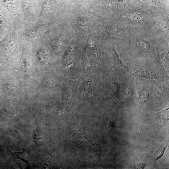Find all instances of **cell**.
<instances>
[{"mask_svg":"<svg viewBox=\"0 0 169 169\" xmlns=\"http://www.w3.org/2000/svg\"><path fill=\"white\" fill-rule=\"evenodd\" d=\"M162 10L153 6L131 2L118 20L129 33L144 32Z\"/></svg>","mask_w":169,"mask_h":169,"instance_id":"cell-1","label":"cell"},{"mask_svg":"<svg viewBox=\"0 0 169 169\" xmlns=\"http://www.w3.org/2000/svg\"><path fill=\"white\" fill-rule=\"evenodd\" d=\"M120 39L118 42L125 61L155 58L154 40L145 31L130 33L127 38Z\"/></svg>","mask_w":169,"mask_h":169,"instance_id":"cell-2","label":"cell"},{"mask_svg":"<svg viewBox=\"0 0 169 169\" xmlns=\"http://www.w3.org/2000/svg\"><path fill=\"white\" fill-rule=\"evenodd\" d=\"M106 42L103 38L88 42L80 47L81 58L83 73L104 71L107 69L106 63Z\"/></svg>","mask_w":169,"mask_h":169,"instance_id":"cell-3","label":"cell"},{"mask_svg":"<svg viewBox=\"0 0 169 169\" xmlns=\"http://www.w3.org/2000/svg\"><path fill=\"white\" fill-rule=\"evenodd\" d=\"M19 42L22 49L20 59L8 71L16 77L25 93H31L35 85L36 71L31 60L30 42L23 40Z\"/></svg>","mask_w":169,"mask_h":169,"instance_id":"cell-4","label":"cell"},{"mask_svg":"<svg viewBox=\"0 0 169 169\" xmlns=\"http://www.w3.org/2000/svg\"><path fill=\"white\" fill-rule=\"evenodd\" d=\"M154 59L126 60V66L130 70L129 73L135 78L146 80L169 78V74L164 67Z\"/></svg>","mask_w":169,"mask_h":169,"instance_id":"cell-5","label":"cell"},{"mask_svg":"<svg viewBox=\"0 0 169 169\" xmlns=\"http://www.w3.org/2000/svg\"><path fill=\"white\" fill-rule=\"evenodd\" d=\"M30 52L32 61L36 73L59 69L60 59L39 39L34 42H30Z\"/></svg>","mask_w":169,"mask_h":169,"instance_id":"cell-6","label":"cell"},{"mask_svg":"<svg viewBox=\"0 0 169 169\" xmlns=\"http://www.w3.org/2000/svg\"><path fill=\"white\" fill-rule=\"evenodd\" d=\"M102 71L86 72L80 77V82L77 93L82 101H89L103 94Z\"/></svg>","mask_w":169,"mask_h":169,"instance_id":"cell-7","label":"cell"},{"mask_svg":"<svg viewBox=\"0 0 169 169\" xmlns=\"http://www.w3.org/2000/svg\"><path fill=\"white\" fill-rule=\"evenodd\" d=\"M59 69L68 79L78 78L84 73L80 47L74 45L68 46L60 58Z\"/></svg>","mask_w":169,"mask_h":169,"instance_id":"cell-8","label":"cell"},{"mask_svg":"<svg viewBox=\"0 0 169 169\" xmlns=\"http://www.w3.org/2000/svg\"><path fill=\"white\" fill-rule=\"evenodd\" d=\"M39 39L60 59L68 46L62 25L58 20L44 33Z\"/></svg>","mask_w":169,"mask_h":169,"instance_id":"cell-9","label":"cell"},{"mask_svg":"<svg viewBox=\"0 0 169 169\" xmlns=\"http://www.w3.org/2000/svg\"><path fill=\"white\" fill-rule=\"evenodd\" d=\"M19 45L16 31L11 27L5 37L0 41V55L5 60V63L12 68L18 63L20 59Z\"/></svg>","mask_w":169,"mask_h":169,"instance_id":"cell-10","label":"cell"},{"mask_svg":"<svg viewBox=\"0 0 169 169\" xmlns=\"http://www.w3.org/2000/svg\"><path fill=\"white\" fill-rule=\"evenodd\" d=\"M37 73L39 75L38 77L36 76L35 86L31 93L42 94L49 93L56 87H61L65 79L59 69Z\"/></svg>","mask_w":169,"mask_h":169,"instance_id":"cell-11","label":"cell"},{"mask_svg":"<svg viewBox=\"0 0 169 169\" xmlns=\"http://www.w3.org/2000/svg\"><path fill=\"white\" fill-rule=\"evenodd\" d=\"M80 82V77L75 79L65 78L61 87L63 98L60 111H66L72 114L77 112V92Z\"/></svg>","mask_w":169,"mask_h":169,"instance_id":"cell-12","label":"cell"},{"mask_svg":"<svg viewBox=\"0 0 169 169\" xmlns=\"http://www.w3.org/2000/svg\"><path fill=\"white\" fill-rule=\"evenodd\" d=\"M130 2V0H95L94 5L100 17L118 20Z\"/></svg>","mask_w":169,"mask_h":169,"instance_id":"cell-13","label":"cell"},{"mask_svg":"<svg viewBox=\"0 0 169 169\" xmlns=\"http://www.w3.org/2000/svg\"><path fill=\"white\" fill-rule=\"evenodd\" d=\"M56 21L44 24L21 22L16 30L18 39L31 43L34 42L39 39L44 33Z\"/></svg>","mask_w":169,"mask_h":169,"instance_id":"cell-14","label":"cell"},{"mask_svg":"<svg viewBox=\"0 0 169 169\" xmlns=\"http://www.w3.org/2000/svg\"><path fill=\"white\" fill-rule=\"evenodd\" d=\"M145 32L155 40L169 39V10H162Z\"/></svg>","mask_w":169,"mask_h":169,"instance_id":"cell-15","label":"cell"},{"mask_svg":"<svg viewBox=\"0 0 169 169\" xmlns=\"http://www.w3.org/2000/svg\"><path fill=\"white\" fill-rule=\"evenodd\" d=\"M96 30L98 37L101 38L106 36H114L125 38L129 34L118 20L100 17L96 25Z\"/></svg>","mask_w":169,"mask_h":169,"instance_id":"cell-16","label":"cell"},{"mask_svg":"<svg viewBox=\"0 0 169 169\" xmlns=\"http://www.w3.org/2000/svg\"><path fill=\"white\" fill-rule=\"evenodd\" d=\"M40 12L38 23L44 24L57 20L60 14L61 0H39Z\"/></svg>","mask_w":169,"mask_h":169,"instance_id":"cell-17","label":"cell"},{"mask_svg":"<svg viewBox=\"0 0 169 169\" xmlns=\"http://www.w3.org/2000/svg\"><path fill=\"white\" fill-rule=\"evenodd\" d=\"M21 22L38 23L40 12L39 0H18Z\"/></svg>","mask_w":169,"mask_h":169,"instance_id":"cell-18","label":"cell"},{"mask_svg":"<svg viewBox=\"0 0 169 169\" xmlns=\"http://www.w3.org/2000/svg\"><path fill=\"white\" fill-rule=\"evenodd\" d=\"M116 44L107 42L106 46V63L107 68L111 69L118 72L126 74L129 73V68L120 58L115 49Z\"/></svg>","mask_w":169,"mask_h":169,"instance_id":"cell-19","label":"cell"},{"mask_svg":"<svg viewBox=\"0 0 169 169\" xmlns=\"http://www.w3.org/2000/svg\"><path fill=\"white\" fill-rule=\"evenodd\" d=\"M3 74L0 78V88L4 92L13 96L25 93L17 79L9 71Z\"/></svg>","mask_w":169,"mask_h":169,"instance_id":"cell-20","label":"cell"},{"mask_svg":"<svg viewBox=\"0 0 169 169\" xmlns=\"http://www.w3.org/2000/svg\"><path fill=\"white\" fill-rule=\"evenodd\" d=\"M154 43L156 51L154 59L157 63L162 65L169 73V39L155 40Z\"/></svg>","mask_w":169,"mask_h":169,"instance_id":"cell-21","label":"cell"},{"mask_svg":"<svg viewBox=\"0 0 169 169\" xmlns=\"http://www.w3.org/2000/svg\"><path fill=\"white\" fill-rule=\"evenodd\" d=\"M121 98L126 102H133L136 95L135 78L129 73L125 74L123 77L121 85Z\"/></svg>","mask_w":169,"mask_h":169,"instance_id":"cell-22","label":"cell"},{"mask_svg":"<svg viewBox=\"0 0 169 169\" xmlns=\"http://www.w3.org/2000/svg\"><path fill=\"white\" fill-rule=\"evenodd\" d=\"M0 5L8 14L12 27L16 31L21 23L18 0H0Z\"/></svg>","mask_w":169,"mask_h":169,"instance_id":"cell-23","label":"cell"},{"mask_svg":"<svg viewBox=\"0 0 169 169\" xmlns=\"http://www.w3.org/2000/svg\"><path fill=\"white\" fill-rule=\"evenodd\" d=\"M146 80L149 82L152 89L158 95L161 97L168 99L169 78Z\"/></svg>","mask_w":169,"mask_h":169,"instance_id":"cell-24","label":"cell"},{"mask_svg":"<svg viewBox=\"0 0 169 169\" xmlns=\"http://www.w3.org/2000/svg\"><path fill=\"white\" fill-rule=\"evenodd\" d=\"M90 17L86 15L78 14L74 18L75 26L81 37H84L90 33L89 22Z\"/></svg>","mask_w":169,"mask_h":169,"instance_id":"cell-25","label":"cell"},{"mask_svg":"<svg viewBox=\"0 0 169 169\" xmlns=\"http://www.w3.org/2000/svg\"><path fill=\"white\" fill-rule=\"evenodd\" d=\"M12 26L8 14L0 5V36L2 39L6 35Z\"/></svg>","mask_w":169,"mask_h":169,"instance_id":"cell-26","label":"cell"},{"mask_svg":"<svg viewBox=\"0 0 169 169\" xmlns=\"http://www.w3.org/2000/svg\"><path fill=\"white\" fill-rule=\"evenodd\" d=\"M144 4L153 6L162 10H169V0H130Z\"/></svg>","mask_w":169,"mask_h":169,"instance_id":"cell-27","label":"cell"},{"mask_svg":"<svg viewBox=\"0 0 169 169\" xmlns=\"http://www.w3.org/2000/svg\"><path fill=\"white\" fill-rule=\"evenodd\" d=\"M13 157L16 159H18L23 161L28 165H31V157L28 151L24 149L21 152H13L11 151Z\"/></svg>","mask_w":169,"mask_h":169,"instance_id":"cell-28","label":"cell"},{"mask_svg":"<svg viewBox=\"0 0 169 169\" xmlns=\"http://www.w3.org/2000/svg\"><path fill=\"white\" fill-rule=\"evenodd\" d=\"M33 137L35 141L37 144L42 145L41 143L43 142L44 137L41 130L37 125Z\"/></svg>","mask_w":169,"mask_h":169,"instance_id":"cell-29","label":"cell"},{"mask_svg":"<svg viewBox=\"0 0 169 169\" xmlns=\"http://www.w3.org/2000/svg\"><path fill=\"white\" fill-rule=\"evenodd\" d=\"M5 109L6 110V111L8 113L13 114L14 113L15 110L14 106L12 104H7L5 105Z\"/></svg>","mask_w":169,"mask_h":169,"instance_id":"cell-30","label":"cell"},{"mask_svg":"<svg viewBox=\"0 0 169 169\" xmlns=\"http://www.w3.org/2000/svg\"><path fill=\"white\" fill-rule=\"evenodd\" d=\"M2 40V38L0 36V41L1 40Z\"/></svg>","mask_w":169,"mask_h":169,"instance_id":"cell-31","label":"cell"}]
</instances>
